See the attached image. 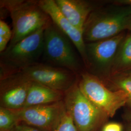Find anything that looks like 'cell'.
I'll list each match as a JSON object with an SVG mask.
<instances>
[{"mask_svg":"<svg viewBox=\"0 0 131 131\" xmlns=\"http://www.w3.org/2000/svg\"><path fill=\"white\" fill-rule=\"evenodd\" d=\"M0 6L8 12L12 21L13 35L8 46L14 45L52 23L38 1L1 0Z\"/></svg>","mask_w":131,"mask_h":131,"instance_id":"6da1fadb","label":"cell"},{"mask_svg":"<svg viewBox=\"0 0 131 131\" xmlns=\"http://www.w3.org/2000/svg\"><path fill=\"white\" fill-rule=\"evenodd\" d=\"M41 63L70 70L77 75L85 71L84 63L74 44L52 22L44 32Z\"/></svg>","mask_w":131,"mask_h":131,"instance_id":"7a4b0ae2","label":"cell"},{"mask_svg":"<svg viewBox=\"0 0 131 131\" xmlns=\"http://www.w3.org/2000/svg\"><path fill=\"white\" fill-rule=\"evenodd\" d=\"M46 27L38 30L12 46H7L1 53L0 79L41 62Z\"/></svg>","mask_w":131,"mask_h":131,"instance_id":"3957f363","label":"cell"},{"mask_svg":"<svg viewBox=\"0 0 131 131\" xmlns=\"http://www.w3.org/2000/svg\"><path fill=\"white\" fill-rule=\"evenodd\" d=\"M131 17V6L121 9L97 8L89 15L83 30L86 43L115 37L126 29Z\"/></svg>","mask_w":131,"mask_h":131,"instance_id":"277c9868","label":"cell"},{"mask_svg":"<svg viewBox=\"0 0 131 131\" xmlns=\"http://www.w3.org/2000/svg\"><path fill=\"white\" fill-rule=\"evenodd\" d=\"M78 82L64 93L66 111L77 131H96L108 116L82 93Z\"/></svg>","mask_w":131,"mask_h":131,"instance_id":"5b68a950","label":"cell"},{"mask_svg":"<svg viewBox=\"0 0 131 131\" xmlns=\"http://www.w3.org/2000/svg\"><path fill=\"white\" fill-rule=\"evenodd\" d=\"M78 84L82 93L108 117H113L127 103V98L123 91L111 90L98 77L86 70L79 75Z\"/></svg>","mask_w":131,"mask_h":131,"instance_id":"8992f818","label":"cell"},{"mask_svg":"<svg viewBox=\"0 0 131 131\" xmlns=\"http://www.w3.org/2000/svg\"><path fill=\"white\" fill-rule=\"evenodd\" d=\"M125 37L122 33L112 38L86 43V71L101 80H108L115 56Z\"/></svg>","mask_w":131,"mask_h":131,"instance_id":"52a82bcc","label":"cell"},{"mask_svg":"<svg viewBox=\"0 0 131 131\" xmlns=\"http://www.w3.org/2000/svg\"><path fill=\"white\" fill-rule=\"evenodd\" d=\"M19 73L31 81L64 93L79 80V75L70 70L41 62L31 66Z\"/></svg>","mask_w":131,"mask_h":131,"instance_id":"ba28073f","label":"cell"},{"mask_svg":"<svg viewBox=\"0 0 131 131\" xmlns=\"http://www.w3.org/2000/svg\"><path fill=\"white\" fill-rule=\"evenodd\" d=\"M19 122L41 131H54L66 112L63 101L55 103L23 108L14 111Z\"/></svg>","mask_w":131,"mask_h":131,"instance_id":"9c48e42d","label":"cell"},{"mask_svg":"<svg viewBox=\"0 0 131 131\" xmlns=\"http://www.w3.org/2000/svg\"><path fill=\"white\" fill-rule=\"evenodd\" d=\"M31 82L19 72L1 78V107L13 111L23 108Z\"/></svg>","mask_w":131,"mask_h":131,"instance_id":"30bf717a","label":"cell"},{"mask_svg":"<svg viewBox=\"0 0 131 131\" xmlns=\"http://www.w3.org/2000/svg\"><path fill=\"white\" fill-rule=\"evenodd\" d=\"M38 2L42 9L50 17L52 22L74 44L86 69L88 62L83 32L74 27L62 14L55 0H39Z\"/></svg>","mask_w":131,"mask_h":131,"instance_id":"8fae6325","label":"cell"},{"mask_svg":"<svg viewBox=\"0 0 131 131\" xmlns=\"http://www.w3.org/2000/svg\"><path fill=\"white\" fill-rule=\"evenodd\" d=\"M55 2L62 14L82 32L89 15L97 8L92 3L84 0H55Z\"/></svg>","mask_w":131,"mask_h":131,"instance_id":"7c38bea8","label":"cell"},{"mask_svg":"<svg viewBox=\"0 0 131 131\" xmlns=\"http://www.w3.org/2000/svg\"><path fill=\"white\" fill-rule=\"evenodd\" d=\"M64 98V92L31 81L24 108L55 103Z\"/></svg>","mask_w":131,"mask_h":131,"instance_id":"4fadbf2b","label":"cell"},{"mask_svg":"<svg viewBox=\"0 0 131 131\" xmlns=\"http://www.w3.org/2000/svg\"><path fill=\"white\" fill-rule=\"evenodd\" d=\"M129 71H131V33L125 37L118 49L113 63L110 77L129 73Z\"/></svg>","mask_w":131,"mask_h":131,"instance_id":"5bb4252c","label":"cell"},{"mask_svg":"<svg viewBox=\"0 0 131 131\" xmlns=\"http://www.w3.org/2000/svg\"><path fill=\"white\" fill-rule=\"evenodd\" d=\"M108 80L112 82L117 89L125 94L127 103L131 106V72L111 76Z\"/></svg>","mask_w":131,"mask_h":131,"instance_id":"9a60e30c","label":"cell"},{"mask_svg":"<svg viewBox=\"0 0 131 131\" xmlns=\"http://www.w3.org/2000/svg\"><path fill=\"white\" fill-rule=\"evenodd\" d=\"M19 123L18 117L14 111L0 107V131H11Z\"/></svg>","mask_w":131,"mask_h":131,"instance_id":"2e32d148","label":"cell"},{"mask_svg":"<svg viewBox=\"0 0 131 131\" xmlns=\"http://www.w3.org/2000/svg\"><path fill=\"white\" fill-rule=\"evenodd\" d=\"M12 30L5 21L0 20V52H4L12 38Z\"/></svg>","mask_w":131,"mask_h":131,"instance_id":"e0dca14e","label":"cell"},{"mask_svg":"<svg viewBox=\"0 0 131 131\" xmlns=\"http://www.w3.org/2000/svg\"><path fill=\"white\" fill-rule=\"evenodd\" d=\"M54 131H77L71 118L67 111L60 124Z\"/></svg>","mask_w":131,"mask_h":131,"instance_id":"ac0fdd59","label":"cell"},{"mask_svg":"<svg viewBox=\"0 0 131 131\" xmlns=\"http://www.w3.org/2000/svg\"><path fill=\"white\" fill-rule=\"evenodd\" d=\"M122 126L120 123L117 122H110L106 124L103 128L102 131H122Z\"/></svg>","mask_w":131,"mask_h":131,"instance_id":"d6986e66","label":"cell"},{"mask_svg":"<svg viewBox=\"0 0 131 131\" xmlns=\"http://www.w3.org/2000/svg\"><path fill=\"white\" fill-rule=\"evenodd\" d=\"M10 131H41L37 128L27 124H20L19 123Z\"/></svg>","mask_w":131,"mask_h":131,"instance_id":"ffe728a7","label":"cell"},{"mask_svg":"<svg viewBox=\"0 0 131 131\" xmlns=\"http://www.w3.org/2000/svg\"><path fill=\"white\" fill-rule=\"evenodd\" d=\"M126 29L129 30L131 32V17L128 21V23L127 24Z\"/></svg>","mask_w":131,"mask_h":131,"instance_id":"44dd1931","label":"cell"},{"mask_svg":"<svg viewBox=\"0 0 131 131\" xmlns=\"http://www.w3.org/2000/svg\"></svg>","mask_w":131,"mask_h":131,"instance_id":"7402d4cb","label":"cell"}]
</instances>
